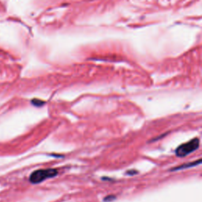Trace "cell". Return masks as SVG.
<instances>
[{
  "label": "cell",
  "instance_id": "cell-3",
  "mask_svg": "<svg viewBox=\"0 0 202 202\" xmlns=\"http://www.w3.org/2000/svg\"><path fill=\"white\" fill-rule=\"evenodd\" d=\"M201 164V159H199L198 160H196V161H193V162H190V163H187V164L180 165V166H179V167H174V168H172L171 171H179V170L187 169V168H191V167H195V166L200 165Z\"/></svg>",
  "mask_w": 202,
  "mask_h": 202
},
{
  "label": "cell",
  "instance_id": "cell-6",
  "mask_svg": "<svg viewBox=\"0 0 202 202\" xmlns=\"http://www.w3.org/2000/svg\"><path fill=\"white\" fill-rule=\"evenodd\" d=\"M137 174V171H133V170H131V171H128L126 172V174H129V175H134V174Z\"/></svg>",
  "mask_w": 202,
  "mask_h": 202
},
{
  "label": "cell",
  "instance_id": "cell-4",
  "mask_svg": "<svg viewBox=\"0 0 202 202\" xmlns=\"http://www.w3.org/2000/svg\"><path fill=\"white\" fill-rule=\"evenodd\" d=\"M31 103L33 104V105H34L36 107H41L44 105V104H45L44 101L41 100H38V99H34V100L31 101Z\"/></svg>",
  "mask_w": 202,
  "mask_h": 202
},
{
  "label": "cell",
  "instance_id": "cell-1",
  "mask_svg": "<svg viewBox=\"0 0 202 202\" xmlns=\"http://www.w3.org/2000/svg\"><path fill=\"white\" fill-rule=\"evenodd\" d=\"M58 175V171L55 168L39 169L33 171L29 176V182L32 184H39L41 182L52 179Z\"/></svg>",
  "mask_w": 202,
  "mask_h": 202
},
{
  "label": "cell",
  "instance_id": "cell-2",
  "mask_svg": "<svg viewBox=\"0 0 202 202\" xmlns=\"http://www.w3.org/2000/svg\"><path fill=\"white\" fill-rule=\"evenodd\" d=\"M200 146V139L196 137L189 142L182 144L178 147L175 151V154L179 157L186 156L188 155L191 154L192 152L198 149Z\"/></svg>",
  "mask_w": 202,
  "mask_h": 202
},
{
  "label": "cell",
  "instance_id": "cell-5",
  "mask_svg": "<svg viewBox=\"0 0 202 202\" xmlns=\"http://www.w3.org/2000/svg\"><path fill=\"white\" fill-rule=\"evenodd\" d=\"M115 196H113V195H111V196H108V197H106L105 198H104V201H113V200H115Z\"/></svg>",
  "mask_w": 202,
  "mask_h": 202
}]
</instances>
